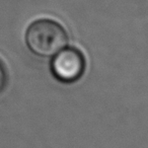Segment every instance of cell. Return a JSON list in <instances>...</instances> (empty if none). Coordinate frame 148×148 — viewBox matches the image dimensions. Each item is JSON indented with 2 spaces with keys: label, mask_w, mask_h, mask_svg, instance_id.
Here are the masks:
<instances>
[{
  "label": "cell",
  "mask_w": 148,
  "mask_h": 148,
  "mask_svg": "<svg viewBox=\"0 0 148 148\" xmlns=\"http://www.w3.org/2000/svg\"><path fill=\"white\" fill-rule=\"evenodd\" d=\"M6 82H7L6 70H5V67L2 64V62L0 61V92L4 89L5 85H6Z\"/></svg>",
  "instance_id": "3"
},
{
  "label": "cell",
  "mask_w": 148,
  "mask_h": 148,
  "mask_svg": "<svg viewBox=\"0 0 148 148\" xmlns=\"http://www.w3.org/2000/svg\"><path fill=\"white\" fill-rule=\"evenodd\" d=\"M85 58L78 49L65 47L53 56L50 69L58 81L73 83L81 78L85 71Z\"/></svg>",
  "instance_id": "2"
},
{
  "label": "cell",
  "mask_w": 148,
  "mask_h": 148,
  "mask_svg": "<svg viewBox=\"0 0 148 148\" xmlns=\"http://www.w3.org/2000/svg\"><path fill=\"white\" fill-rule=\"evenodd\" d=\"M25 41L34 55L50 58L67 47L68 34L58 21L40 18L27 27Z\"/></svg>",
  "instance_id": "1"
}]
</instances>
